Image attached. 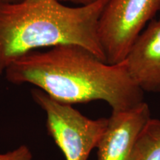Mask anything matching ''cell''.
<instances>
[{
    "label": "cell",
    "mask_w": 160,
    "mask_h": 160,
    "mask_svg": "<svg viewBox=\"0 0 160 160\" xmlns=\"http://www.w3.org/2000/svg\"><path fill=\"white\" fill-rule=\"evenodd\" d=\"M4 75L10 83L31 84L66 105L104 101L112 112H121L145 102L124 62L108 64L80 45L32 51L11 63Z\"/></svg>",
    "instance_id": "1"
},
{
    "label": "cell",
    "mask_w": 160,
    "mask_h": 160,
    "mask_svg": "<svg viewBox=\"0 0 160 160\" xmlns=\"http://www.w3.org/2000/svg\"><path fill=\"white\" fill-rule=\"evenodd\" d=\"M108 2L68 6L59 0H22L0 6V79L19 57L59 45H80L106 62L98 24Z\"/></svg>",
    "instance_id": "2"
},
{
    "label": "cell",
    "mask_w": 160,
    "mask_h": 160,
    "mask_svg": "<svg viewBox=\"0 0 160 160\" xmlns=\"http://www.w3.org/2000/svg\"><path fill=\"white\" fill-rule=\"evenodd\" d=\"M33 101L45 111L46 130L65 160H88L102 137L108 118L90 119L71 105L58 102L37 88Z\"/></svg>",
    "instance_id": "3"
},
{
    "label": "cell",
    "mask_w": 160,
    "mask_h": 160,
    "mask_svg": "<svg viewBox=\"0 0 160 160\" xmlns=\"http://www.w3.org/2000/svg\"><path fill=\"white\" fill-rule=\"evenodd\" d=\"M160 10V0H108L98 24L106 62H122L146 24Z\"/></svg>",
    "instance_id": "4"
},
{
    "label": "cell",
    "mask_w": 160,
    "mask_h": 160,
    "mask_svg": "<svg viewBox=\"0 0 160 160\" xmlns=\"http://www.w3.org/2000/svg\"><path fill=\"white\" fill-rule=\"evenodd\" d=\"M150 118L145 102L128 111L112 112L97 148L98 160H131L137 138Z\"/></svg>",
    "instance_id": "5"
},
{
    "label": "cell",
    "mask_w": 160,
    "mask_h": 160,
    "mask_svg": "<svg viewBox=\"0 0 160 160\" xmlns=\"http://www.w3.org/2000/svg\"><path fill=\"white\" fill-rule=\"evenodd\" d=\"M123 62L144 93H160V19L152 20L143 30Z\"/></svg>",
    "instance_id": "6"
},
{
    "label": "cell",
    "mask_w": 160,
    "mask_h": 160,
    "mask_svg": "<svg viewBox=\"0 0 160 160\" xmlns=\"http://www.w3.org/2000/svg\"><path fill=\"white\" fill-rule=\"evenodd\" d=\"M131 160H160V119L150 118L140 132Z\"/></svg>",
    "instance_id": "7"
},
{
    "label": "cell",
    "mask_w": 160,
    "mask_h": 160,
    "mask_svg": "<svg viewBox=\"0 0 160 160\" xmlns=\"http://www.w3.org/2000/svg\"><path fill=\"white\" fill-rule=\"evenodd\" d=\"M0 160H33V153L26 145H21L15 149L0 153Z\"/></svg>",
    "instance_id": "8"
},
{
    "label": "cell",
    "mask_w": 160,
    "mask_h": 160,
    "mask_svg": "<svg viewBox=\"0 0 160 160\" xmlns=\"http://www.w3.org/2000/svg\"><path fill=\"white\" fill-rule=\"evenodd\" d=\"M59 1L62 3H71L76 6H81L93 3L97 0H59Z\"/></svg>",
    "instance_id": "9"
},
{
    "label": "cell",
    "mask_w": 160,
    "mask_h": 160,
    "mask_svg": "<svg viewBox=\"0 0 160 160\" xmlns=\"http://www.w3.org/2000/svg\"><path fill=\"white\" fill-rule=\"evenodd\" d=\"M21 1H22V0H0V6L11 5V4L19 2Z\"/></svg>",
    "instance_id": "10"
}]
</instances>
